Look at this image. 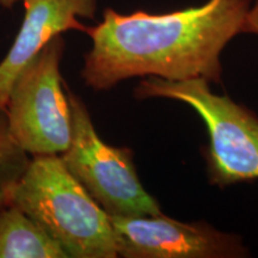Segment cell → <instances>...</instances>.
I'll use <instances>...</instances> for the list:
<instances>
[{
    "instance_id": "6da1fadb",
    "label": "cell",
    "mask_w": 258,
    "mask_h": 258,
    "mask_svg": "<svg viewBox=\"0 0 258 258\" xmlns=\"http://www.w3.org/2000/svg\"><path fill=\"white\" fill-rule=\"evenodd\" d=\"M251 0H207L202 5L150 14L103 12L85 34L91 48L80 70L93 91H109L135 77L180 82L202 78L222 84L221 54L244 24Z\"/></svg>"
},
{
    "instance_id": "7a4b0ae2",
    "label": "cell",
    "mask_w": 258,
    "mask_h": 258,
    "mask_svg": "<svg viewBox=\"0 0 258 258\" xmlns=\"http://www.w3.org/2000/svg\"><path fill=\"white\" fill-rule=\"evenodd\" d=\"M10 205L40 224L69 258L118 257L110 217L71 175L60 156L31 157Z\"/></svg>"
},
{
    "instance_id": "3957f363",
    "label": "cell",
    "mask_w": 258,
    "mask_h": 258,
    "mask_svg": "<svg viewBox=\"0 0 258 258\" xmlns=\"http://www.w3.org/2000/svg\"><path fill=\"white\" fill-rule=\"evenodd\" d=\"M138 101L163 98L184 103L206 125L208 144L201 147L209 184L224 189L258 179V115L230 96L212 91L209 82H172L145 77L135 86Z\"/></svg>"
},
{
    "instance_id": "277c9868",
    "label": "cell",
    "mask_w": 258,
    "mask_h": 258,
    "mask_svg": "<svg viewBox=\"0 0 258 258\" xmlns=\"http://www.w3.org/2000/svg\"><path fill=\"white\" fill-rule=\"evenodd\" d=\"M73 132L69 148L61 154L64 166L109 217L161 214L154 196L144 188L129 147L102 140L82 97L67 91Z\"/></svg>"
},
{
    "instance_id": "5b68a950",
    "label": "cell",
    "mask_w": 258,
    "mask_h": 258,
    "mask_svg": "<svg viewBox=\"0 0 258 258\" xmlns=\"http://www.w3.org/2000/svg\"><path fill=\"white\" fill-rule=\"evenodd\" d=\"M64 43L53 38L16 77L5 112L10 133L30 157L61 156L73 132L69 93L60 64Z\"/></svg>"
},
{
    "instance_id": "8992f818",
    "label": "cell",
    "mask_w": 258,
    "mask_h": 258,
    "mask_svg": "<svg viewBox=\"0 0 258 258\" xmlns=\"http://www.w3.org/2000/svg\"><path fill=\"white\" fill-rule=\"evenodd\" d=\"M118 257L244 258L243 238L219 231L206 221L184 222L158 215L110 217Z\"/></svg>"
},
{
    "instance_id": "52a82bcc",
    "label": "cell",
    "mask_w": 258,
    "mask_h": 258,
    "mask_svg": "<svg viewBox=\"0 0 258 258\" xmlns=\"http://www.w3.org/2000/svg\"><path fill=\"white\" fill-rule=\"evenodd\" d=\"M24 18L14 43L0 62V110L6 102L16 77L49 42L63 32H85L80 18L92 19L97 0H22Z\"/></svg>"
},
{
    "instance_id": "ba28073f",
    "label": "cell",
    "mask_w": 258,
    "mask_h": 258,
    "mask_svg": "<svg viewBox=\"0 0 258 258\" xmlns=\"http://www.w3.org/2000/svg\"><path fill=\"white\" fill-rule=\"evenodd\" d=\"M0 258H69L34 219L15 205L0 209Z\"/></svg>"
},
{
    "instance_id": "9c48e42d",
    "label": "cell",
    "mask_w": 258,
    "mask_h": 258,
    "mask_svg": "<svg viewBox=\"0 0 258 258\" xmlns=\"http://www.w3.org/2000/svg\"><path fill=\"white\" fill-rule=\"evenodd\" d=\"M31 157L10 133L8 116L0 110V209L10 205L11 192L30 164Z\"/></svg>"
},
{
    "instance_id": "30bf717a",
    "label": "cell",
    "mask_w": 258,
    "mask_h": 258,
    "mask_svg": "<svg viewBox=\"0 0 258 258\" xmlns=\"http://www.w3.org/2000/svg\"><path fill=\"white\" fill-rule=\"evenodd\" d=\"M244 34L257 35L258 36V0H254L253 4L250 6L246 19H245Z\"/></svg>"
},
{
    "instance_id": "8fae6325",
    "label": "cell",
    "mask_w": 258,
    "mask_h": 258,
    "mask_svg": "<svg viewBox=\"0 0 258 258\" xmlns=\"http://www.w3.org/2000/svg\"><path fill=\"white\" fill-rule=\"evenodd\" d=\"M17 2L19 0H0V6L5 9H12Z\"/></svg>"
}]
</instances>
